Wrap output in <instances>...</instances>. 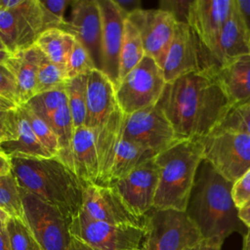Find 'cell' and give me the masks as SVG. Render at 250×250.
Instances as JSON below:
<instances>
[{"mask_svg":"<svg viewBox=\"0 0 250 250\" xmlns=\"http://www.w3.org/2000/svg\"><path fill=\"white\" fill-rule=\"evenodd\" d=\"M157 104L180 139L207 136L231 108L215 76L205 70L166 83Z\"/></svg>","mask_w":250,"mask_h":250,"instance_id":"cell-1","label":"cell"},{"mask_svg":"<svg viewBox=\"0 0 250 250\" xmlns=\"http://www.w3.org/2000/svg\"><path fill=\"white\" fill-rule=\"evenodd\" d=\"M232 185L208 161L202 160L185 212L203 238L224 241L233 232L241 235L247 232L232 199Z\"/></svg>","mask_w":250,"mask_h":250,"instance_id":"cell-2","label":"cell"},{"mask_svg":"<svg viewBox=\"0 0 250 250\" xmlns=\"http://www.w3.org/2000/svg\"><path fill=\"white\" fill-rule=\"evenodd\" d=\"M12 158V173L22 189L71 220L83 204V183L58 156Z\"/></svg>","mask_w":250,"mask_h":250,"instance_id":"cell-3","label":"cell"},{"mask_svg":"<svg viewBox=\"0 0 250 250\" xmlns=\"http://www.w3.org/2000/svg\"><path fill=\"white\" fill-rule=\"evenodd\" d=\"M158 167V186L153 208L185 212L197 169L203 160L198 139H182L154 157Z\"/></svg>","mask_w":250,"mask_h":250,"instance_id":"cell-4","label":"cell"},{"mask_svg":"<svg viewBox=\"0 0 250 250\" xmlns=\"http://www.w3.org/2000/svg\"><path fill=\"white\" fill-rule=\"evenodd\" d=\"M198 140L202 146L203 159L228 181L234 183L250 169V135L214 130Z\"/></svg>","mask_w":250,"mask_h":250,"instance_id":"cell-5","label":"cell"},{"mask_svg":"<svg viewBox=\"0 0 250 250\" xmlns=\"http://www.w3.org/2000/svg\"><path fill=\"white\" fill-rule=\"evenodd\" d=\"M142 250H184L203 237L186 212L152 208L146 215Z\"/></svg>","mask_w":250,"mask_h":250,"instance_id":"cell-6","label":"cell"},{"mask_svg":"<svg viewBox=\"0 0 250 250\" xmlns=\"http://www.w3.org/2000/svg\"><path fill=\"white\" fill-rule=\"evenodd\" d=\"M73 238L97 250H142L146 229L130 225H112L98 221L82 209L71 219Z\"/></svg>","mask_w":250,"mask_h":250,"instance_id":"cell-7","label":"cell"},{"mask_svg":"<svg viewBox=\"0 0 250 250\" xmlns=\"http://www.w3.org/2000/svg\"><path fill=\"white\" fill-rule=\"evenodd\" d=\"M166 81L162 68L150 57L144 59L119 82L115 98L125 115L157 104Z\"/></svg>","mask_w":250,"mask_h":250,"instance_id":"cell-8","label":"cell"},{"mask_svg":"<svg viewBox=\"0 0 250 250\" xmlns=\"http://www.w3.org/2000/svg\"><path fill=\"white\" fill-rule=\"evenodd\" d=\"M21 196L24 221L41 250H67L72 240L71 220L21 188Z\"/></svg>","mask_w":250,"mask_h":250,"instance_id":"cell-9","label":"cell"},{"mask_svg":"<svg viewBox=\"0 0 250 250\" xmlns=\"http://www.w3.org/2000/svg\"><path fill=\"white\" fill-rule=\"evenodd\" d=\"M46 29L40 0H20L12 9L0 8V37L10 53L34 45Z\"/></svg>","mask_w":250,"mask_h":250,"instance_id":"cell-10","label":"cell"},{"mask_svg":"<svg viewBox=\"0 0 250 250\" xmlns=\"http://www.w3.org/2000/svg\"><path fill=\"white\" fill-rule=\"evenodd\" d=\"M122 138L155 153L182 140L158 104L126 115Z\"/></svg>","mask_w":250,"mask_h":250,"instance_id":"cell-11","label":"cell"},{"mask_svg":"<svg viewBox=\"0 0 250 250\" xmlns=\"http://www.w3.org/2000/svg\"><path fill=\"white\" fill-rule=\"evenodd\" d=\"M200 70L213 72L230 61L250 54V35L240 18L235 2L229 18L214 45L206 51H197Z\"/></svg>","mask_w":250,"mask_h":250,"instance_id":"cell-12","label":"cell"},{"mask_svg":"<svg viewBox=\"0 0 250 250\" xmlns=\"http://www.w3.org/2000/svg\"><path fill=\"white\" fill-rule=\"evenodd\" d=\"M127 19L138 29L146 55L161 67L174 37L177 25L175 18L159 9H141L130 14Z\"/></svg>","mask_w":250,"mask_h":250,"instance_id":"cell-13","label":"cell"},{"mask_svg":"<svg viewBox=\"0 0 250 250\" xmlns=\"http://www.w3.org/2000/svg\"><path fill=\"white\" fill-rule=\"evenodd\" d=\"M158 178V167L153 157L124 178L111 183L110 187L136 216L143 218L153 208Z\"/></svg>","mask_w":250,"mask_h":250,"instance_id":"cell-14","label":"cell"},{"mask_svg":"<svg viewBox=\"0 0 250 250\" xmlns=\"http://www.w3.org/2000/svg\"><path fill=\"white\" fill-rule=\"evenodd\" d=\"M60 28L73 34L88 51L97 69L102 70V15L98 0H74L70 16Z\"/></svg>","mask_w":250,"mask_h":250,"instance_id":"cell-15","label":"cell"},{"mask_svg":"<svg viewBox=\"0 0 250 250\" xmlns=\"http://www.w3.org/2000/svg\"><path fill=\"white\" fill-rule=\"evenodd\" d=\"M82 210L98 221L146 228V216H136L110 186L83 183Z\"/></svg>","mask_w":250,"mask_h":250,"instance_id":"cell-16","label":"cell"},{"mask_svg":"<svg viewBox=\"0 0 250 250\" xmlns=\"http://www.w3.org/2000/svg\"><path fill=\"white\" fill-rule=\"evenodd\" d=\"M234 0H192L188 24L196 40L197 51L209 50L230 16Z\"/></svg>","mask_w":250,"mask_h":250,"instance_id":"cell-17","label":"cell"},{"mask_svg":"<svg viewBox=\"0 0 250 250\" xmlns=\"http://www.w3.org/2000/svg\"><path fill=\"white\" fill-rule=\"evenodd\" d=\"M102 15V72L119 84V62L123 39L124 21L127 18L113 0H98Z\"/></svg>","mask_w":250,"mask_h":250,"instance_id":"cell-18","label":"cell"},{"mask_svg":"<svg viewBox=\"0 0 250 250\" xmlns=\"http://www.w3.org/2000/svg\"><path fill=\"white\" fill-rule=\"evenodd\" d=\"M161 68L166 83L200 70L196 40L188 23L177 22L174 37Z\"/></svg>","mask_w":250,"mask_h":250,"instance_id":"cell-19","label":"cell"},{"mask_svg":"<svg viewBox=\"0 0 250 250\" xmlns=\"http://www.w3.org/2000/svg\"><path fill=\"white\" fill-rule=\"evenodd\" d=\"M118 107L115 98V87L99 69L88 74L86 118L84 126L96 130L107 121Z\"/></svg>","mask_w":250,"mask_h":250,"instance_id":"cell-20","label":"cell"},{"mask_svg":"<svg viewBox=\"0 0 250 250\" xmlns=\"http://www.w3.org/2000/svg\"><path fill=\"white\" fill-rule=\"evenodd\" d=\"M126 115L119 106L113 111L105 123L94 132L99 160V184L109 186L116 149L122 137Z\"/></svg>","mask_w":250,"mask_h":250,"instance_id":"cell-21","label":"cell"},{"mask_svg":"<svg viewBox=\"0 0 250 250\" xmlns=\"http://www.w3.org/2000/svg\"><path fill=\"white\" fill-rule=\"evenodd\" d=\"M210 73L215 76L231 107L250 102V54L240 56Z\"/></svg>","mask_w":250,"mask_h":250,"instance_id":"cell-22","label":"cell"},{"mask_svg":"<svg viewBox=\"0 0 250 250\" xmlns=\"http://www.w3.org/2000/svg\"><path fill=\"white\" fill-rule=\"evenodd\" d=\"M42 56V52L32 45L11 53L5 63L17 81L21 105L26 104L36 95V79Z\"/></svg>","mask_w":250,"mask_h":250,"instance_id":"cell-23","label":"cell"},{"mask_svg":"<svg viewBox=\"0 0 250 250\" xmlns=\"http://www.w3.org/2000/svg\"><path fill=\"white\" fill-rule=\"evenodd\" d=\"M73 172L82 183L99 184V160L94 132L81 126L74 130L72 139Z\"/></svg>","mask_w":250,"mask_h":250,"instance_id":"cell-24","label":"cell"},{"mask_svg":"<svg viewBox=\"0 0 250 250\" xmlns=\"http://www.w3.org/2000/svg\"><path fill=\"white\" fill-rule=\"evenodd\" d=\"M0 148L10 157H54L36 137L20 106L17 107V139L1 142Z\"/></svg>","mask_w":250,"mask_h":250,"instance_id":"cell-25","label":"cell"},{"mask_svg":"<svg viewBox=\"0 0 250 250\" xmlns=\"http://www.w3.org/2000/svg\"><path fill=\"white\" fill-rule=\"evenodd\" d=\"M156 154L154 151L121 137L111 170L110 184L124 178L144 162L155 157Z\"/></svg>","mask_w":250,"mask_h":250,"instance_id":"cell-26","label":"cell"},{"mask_svg":"<svg viewBox=\"0 0 250 250\" xmlns=\"http://www.w3.org/2000/svg\"><path fill=\"white\" fill-rule=\"evenodd\" d=\"M75 41V36L70 32L59 27H52L43 31L34 45L49 61L66 65Z\"/></svg>","mask_w":250,"mask_h":250,"instance_id":"cell-27","label":"cell"},{"mask_svg":"<svg viewBox=\"0 0 250 250\" xmlns=\"http://www.w3.org/2000/svg\"><path fill=\"white\" fill-rule=\"evenodd\" d=\"M145 56L146 53L140 33L135 25L126 18L124 21L123 39L120 51L119 80L124 78L137 66Z\"/></svg>","mask_w":250,"mask_h":250,"instance_id":"cell-28","label":"cell"},{"mask_svg":"<svg viewBox=\"0 0 250 250\" xmlns=\"http://www.w3.org/2000/svg\"><path fill=\"white\" fill-rule=\"evenodd\" d=\"M51 127L53 128L59 142L60 152L58 157L73 171L72 160V139L74 134V126L69 111L67 100L56 111L52 118Z\"/></svg>","mask_w":250,"mask_h":250,"instance_id":"cell-29","label":"cell"},{"mask_svg":"<svg viewBox=\"0 0 250 250\" xmlns=\"http://www.w3.org/2000/svg\"><path fill=\"white\" fill-rule=\"evenodd\" d=\"M69 80L65 65L55 63L42 56L36 79V95L54 90H65Z\"/></svg>","mask_w":250,"mask_h":250,"instance_id":"cell-30","label":"cell"},{"mask_svg":"<svg viewBox=\"0 0 250 250\" xmlns=\"http://www.w3.org/2000/svg\"><path fill=\"white\" fill-rule=\"evenodd\" d=\"M87 83L88 74H83L70 79L65 87L67 104L72 117L74 130L85 124Z\"/></svg>","mask_w":250,"mask_h":250,"instance_id":"cell-31","label":"cell"},{"mask_svg":"<svg viewBox=\"0 0 250 250\" xmlns=\"http://www.w3.org/2000/svg\"><path fill=\"white\" fill-rule=\"evenodd\" d=\"M0 207L12 218L24 221L21 188L13 173L0 177Z\"/></svg>","mask_w":250,"mask_h":250,"instance_id":"cell-32","label":"cell"},{"mask_svg":"<svg viewBox=\"0 0 250 250\" xmlns=\"http://www.w3.org/2000/svg\"><path fill=\"white\" fill-rule=\"evenodd\" d=\"M66 100L65 90H54L35 95L25 104L51 126L54 114Z\"/></svg>","mask_w":250,"mask_h":250,"instance_id":"cell-33","label":"cell"},{"mask_svg":"<svg viewBox=\"0 0 250 250\" xmlns=\"http://www.w3.org/2000/svg\"><path fill=\"white\" fill-rule=\"evenodd\" d=\"M25 118L28 120L30 127L41 144L54 155L58 156L60 152L58 138L53 128L41 117H39L27 104L20 105Z\"/></svg>","mask_w":250,"mask_h":250,"instance_id":"cell-34","label":"cell"},{"mask_svg":"<svg viewBox=\"0 0 250 250\" xmlns=\"http://www.w3.org/2000/svg\"><path fill=\"white\" fill-rule=\"evenodd\" d=\"M6 234L12 250H41L23 220L11 218L6 226Z\"/></svg>","mask_w":250,"mask_h":250,"instance_id":"cell-35","label":"cell"},{"mask_svg":"<svg viewBox=\"0 0 250 250\" xmlns=\"http://www.w3.org/2000/svg\"><path fill=\"white\" fill-rule=\"evenodd\" d=\"M65 66L69 79L89 74L92 70L97 69L88 51L78 40L73 45Z\"/></svg>","mask_w":250,"mask_h":250,"instance_id":"cell-36","label":"cell"},{"mask_svg":"<svg viewBox=\"0 0 250 250\" xmlns=\"http://www.w3.org/2000/svg\"><path fill=\"white\" fill-rule=\"evenodd\" d=\"M215 130H230L250 135V102L232 106Z\"/></svg>","mask_w":250,"mask_h":250,"instance_id":"cell-37","label":"cell"},{"mask_svg":"<svg viewBox=\"0 0 250 250\" xmlns=\"http://www.w3.org/2000/svg\"><path fill=\"white\" fill-rule=\"evenodd\" d=\"M72 0H46L40 3L43 7L45 15V23L47 29L59 27L64 21V13Z\"/></svg>","mask_w":250,"mask_h":250,"instance_id":"cell-38","label":"cell"},{"mask_svg":"<svg viewBox=\"0 0 250 250\" xmlns=\"http://www.w3.org/2000/svg\"><path fill=\"white\" fill-rule=\"evenodd\" d=\"M0 97L17 106L21 105L17 81L6 64H0Z\"/></svg>","mask_w":250,"mask_h":250,"instance_id":"cell-39","label":"cell"},{"mask_svg":"<svg viewBox=\"0 0 250 250\" xmlns=\"http://www.w3.org/2000/svg\"><path fill=\"white\" fill-rule=\"evenodd\" d=\"M231 194L238 210L250 205V169L233 183Z\"/></svg>","mask_w":250,"mask_h":250,"instance_id":"cell-40","label":"cell"},{"mask_svg":"<svg viewBox=\"0 0 250 250\" xmlns=\"http://www.w3.org/2000/svg\"><path fill=\"white\" fill-rule=\"evenodd\" d=\"M192 0H161L158 9L170 13L177 22L188 23Z\"/></svg>","mask_w":250,"mask_h":250,"instance_id":"cell-41","label":"cell"},{"mask_svg":"<svg viewBox=\"0 0 250 250\" xmlns=\"http://www.w3.org/2000/svg\"><path fill=\"white\" fill-rule=\"evenodd\" d=\"M17 139V107L6 109L0 107V140L2 142Z\"/></svg>","mask_w":250,"mask_h":250,"instance_id":"cell-42","label":"cell"},{"mask_svg":"<svg viewBox=\"0 0 250 250\" xmlns=\"http://www.w3.org/2000/svg\"><path fill=\"white\" fill-rule=\"evenodd\" d=\"M222 240L218 238H202L197 243L185 248L184 250H221Z\"/></svg>","mask_w":250,"mask_h":250,"instance_id":"cell-43","label":"cell"},{"mask_svg":"<svg viewBox=\"0 0 250 250\" xmlns=\"http://www.w3.org/2000/svg\"><path fill=\"white\" fill-rule=\"evenodd\" d=\"M237 12L250 35V0H234Z\"/></svg>","mask_w":250,"mask_h":250,"instance_id":"cell-44","label":"cell"},{"mask_svg":"<svg viewBox=\"0 0 250 250\" xmlns=\"http://www.w3.org/2000/svg\"><path fill=\"white\" fill-rule=\"evenodd\" d=\"M121 12L128 17L130 14L143 9L141 0H113Z\"/></svg>","mask_w":250,"mask_h":250,"instance_id":"cell-45","label":"cell"},{"mask_svg":"<svg viewBox=\"0 0 250 250\" xmlns=\"http://www.w3.org/2000/svg\"><path fill=\"white\" fill-rule=\"evenodd\" d=\"M12 173V158L0 148V177Z\"/></svg>","mask_w":250,"mask_h":250,"instance_id":"cell-46","label":"cell"},{"mask_svg":"<svg viewBox=\"0 0 250 250\" xmlns=\"http://www.w3.org/2000/svg\"><path fill=\"white\" fill-rule=\"evenodd\" d=\"M238 216H239V219L242 221V223L247 228H250V205L239 209Z\"/></svg>","mask_w":250,"mask_h":250,"instance_id":"cell-47","label":"cell"},{"mask_svg":"<svg viewBox=\"0 0 250 250\" xmlns=\"http://www.w3.org/2000/svg\"><path fill=\"white\" fill-rule=\"evenodd\" d=\"M67 250H97V249L92 248L91 246H89V245L77 240L76 238L72 237L71 243H70Z\"/></svg>","mask_w":250,"mask_h":250,"instance_id":"cell-48","label":"cell"},{"mask_svg":"<svg viewBox=\"0 0 250 250\" xmlns=\"http://www.w3.org/2000/svg\"><path fill=\"white\" fill-rule=\"evenodd\" d=\"M12 217L5 211L3 210L1 207H0V230L1 231H4L6 230V226L9 222V220L11 219Z\"/></svg>","mask_w":250,"mask_h":250,"instance_id":"cell-49","label":"cell"},{"mask_svg":"<svg viewBox=\"0 0 250 250\" xmlns=\"http://www.w3.org/2000/svg\"><path fill=\"white\" fill-rule=\"evenodd\" d=\"M0 250H12L8 241L6 230H0Z\"/></svg>","mask_w":250,"mask_h":250,"instance_id":"cell-50","label":"cell"},{"mask_svg":"<svg viewBox=\"0 0 250 250\" xmlns=\"http://www.w3.org/2000/svg\"><path fill=\"white\" fill-rule=\"evenodd\" d=\"M242 250H250V228H248L247 232L243 235Z\"/></svg>","mask_w":250,"mask_h":250,"instance_id":"cell-51","label":"cell"},{"mask_svg":"<svg viewBox=\"0 0 250 250\" xmlns=\"http://www.w3.org/2000/svg\"><path fill=\"white\" fill-rule=\"evenodd\" d=\"M0 107L1 108H6V109H14L16 107H18L16 104H14L13 103L3 99L0 97Z\"/></svg>","mask_w":250,"mask_h":250,"instance_id":"cell-52","label":"cell"},{"mask_svg":"<svg viewBox=\"0 0 250 250\" xmlns=\"http://www.w3.org/2000/svg\"><path fill=\"white\" fill-rule=\"evenodd\" d=\"M11 53L7 50H0V64H5L10 58Z\"/></svg>","mask_w":250,"mask_h":250,"instance_id":"cell-53","label":"cell"},{"mask_svg":"<svg viewBox=\"0 0 250 250\" xmlns=\"http://www.w3.org/2000/svg\"><path fill=\"white\" fill-rule=\"evenodd\" d=\"M0 50H7V49H6V46H5V44H4V42H3L2 39H1V37H0Z\"/></svg>","mask_w":250,"mask_h":250,"instance_id":"cell-54","label":"cell"},{"mask_svg":"<svg viewBox=\"0 0 250 250\" xmlns=\"http://www.w3.org/2000/svg\"><path fill=\"white\" fill-rule=\"evenodd\" d=\"M1 142H2V141H1V140H0V143H1Z\"/></svg>","mask_w":250,"mask_h":250,"instance_id":"cell-55","label":"cell"}]
</instances>
